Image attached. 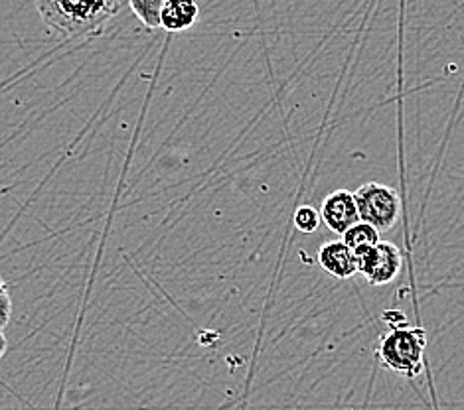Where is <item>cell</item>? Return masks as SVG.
<instances>
[{
	"label": "cell",
	"mask_w": 464,
	"mask_h": 410,
	"mask_svg": "<svg viewBox=\"0 0 464 410\" xmlns=\"http://www.w3.org/2000/svg\"><path fill=\"white\" fill-rule=\"evenodd\" d=\"M123 5L125 0H36L44 24L65 38L102 34L107 22L123 10Z\"/></svg>",
	"instance_id": "1"
},
{
	"label": "cell",
	"mask_w": 464,
	"mask_h": 410,
	"mask_svg": "<svg viewBox=\"0 0 464 410\" xmlns=\"http://www.w3.org/2000/svg\"><path fill=\"white\" fill-rule=\"evenodd\" d=\"M425 348L427 336L423 328H401L392 329L378 348L380 361L385 369L407 379H413L425 367Z\"/></svg>",
	"instance_id": "2"
},
{
	"label": "cell",
	"mask_w": 464,
	"mask_h": 410,
	"mask_svg": "<svg viewBox=\"0 0 464 410\" xmlns=\"http://www.w3.org/2000/svg\"><path fill=\"white\" fill-rule=\"evenodd\" d=\"M358 205V215L363 224L372 225L380 233H388L397 225L401 214V199L393 187L378 182L362 184L353 192Z\"/></svg>",
	"instance_id": "3"
},
{
	"label": "cell",
	"mask_w": 464,
	"mask_h": 410,
	"mask_svg": "<svg viewBox=\"0 0 464 410\" xmlns=\"http://www.w3.org/2000/svg\"><path fill=\"white\" fill-rule=\"evenodd\" d=\"M356 257L360 274H363V279L372 286L392 284L401 272V251L390 241H380V245L362 251Z\"/></svg>",
	"instance_id": "4"
},
{
	"label": "cell",
	"mask_w": 464,
	"mask_h": 410,
	"mask_svg": "<svg viewBox=\"0 0 464 410\" xmlns=\"http://www.w3.org/2000/svg\"><path fill=\"white\" fill-rule=\"evenodd\" d=\"M320 217H323L324 225L336 233V235H344L348 229L360 224L356 197L350 190H336L320 205Z\"/></svg>",
	"instance_id": "5"
},
{
	"label": "cell",
	"mask_w": 464,
	"mask_h": 410,
	"mask_svg": "<svg viewBox=\"0 0 464 410\" xmlns=\"http://www.w3.org/2000/svg\"><path fill=\"white\" fill-rule=\"evenodd\" d=\"M320 269L340 281H348L358 274V257L344 241H330L318 249Z\"/></svg>",
	"instance_id": "6"
},
{
	"label": "cell",
	"mask_w": 464,
	"mask_h": 410,
	"mask_svg": "<svg viewBox=\"0 0 464 410\" xmlns=\"http://www.w3.org/2000/svg\"><path fill=\"white\" fill-rule=\"evenodd\" d=\"M200 18V6L196 0H169L160 13V28L170 34L190 30Z\"/></svg>",
	"instance_id": "7"
},
{
	"label": "cell",
	"mask_w": 464,
	"mask_h": 410,
	"mask_svg": "<svg viewBox=\"0 0 464 410\" xmlns=\"http://www.w3.org/2000/svg\"><path fill=\"white\" fill-rule=\"evenodd\" d=\"M380 235H382V233L378 229H373L372 225L360 221V224H356L352 229H348L342 237H344L346 245L358 254L362 251H368L375 245H380V241H382Z\"/></svg>",
	"instance_id": "8"
},
{
	"label": "cell",
	"mask_w": 464,
	"mask_h": 410,
	"mask_svg": "<svg viewBox=\"0 0 464 410\" xmlns=\"http://www.w3.org/2000/svg\"><path fill=\"white\" fill-rule=\"evenodd\" d=\"M127 3L132 13H135V16L149 30L160 28V13L169 0H127Z\"/></svg>",
	"instance_id": "9"
},
{
	"label": "cell",
	"mask_w": 464,
	"mask_h": 410,
	"mask_svg": "<svg viewBox=\"0 0 464 410\" xmlns=\"http://www.w3.org/2000/svg\"><path fill=\"white\" fill-rule=\"evenodd\" d=\"M293 221H295V227L298 231L311 235V233H314L320 227V221H323V217H320V212L313 205H301L295 212Z\"/></svg>",
	"instance_id": "10"
},
{
	"label": "cell",
	"mask_w": 464,
	"mask_h": 410,
	"mask_svg": "<svg viewBox=\"0 0 464 410\" xmlns=\"http://www.w3.org/2000/svg\"><path fill=\"white\" fill-rule=\"evenodd\" d=\"M10 318H13V298H10V291L6 281L0 284V331L10 324Z\"/></svg>",
	"instance_id": "11"
},
{
	"label": "cell",
	"mask_w": 464,
	"mask_h": 410,
	"mask_svg": "<svg viewBox=\"0 0 464 410\" xmlns=\"http://www.w3.org/2000/svg\"><path fill=\"white\" fill-rule=\"evenodd\" d=\"M382 319L390 329H401V328L409 326V321L401 310H385V312L382 314Z\"/></svg>",
	"instance_id": "12"
},
{
	"label": "cell",
	"mask_w": 464,
	"mask_h": 410,
	"mask_svg": "<svg viewBox=\"0 0 464 410\" xmlns=\"http://www.w3.org/2000/svg\"><path fill=\"white\" fill-rule=\"evenodd\" d=\"M6 349H8V341H6V336H5V331H0V361H3V358H5Z\"/></svg>",
	"instance_id": "13"
},
{
	"label": "cell",
	"mask_w": 464,
	"mask_h": 410,
	"mask_svg": "<svg viewBox=\"0 0 464 410\" xmlns=\"http://www.w3.org/2000/svg\"><path fill=\"white\" fill-rule=\"evenodd\" d=\"M5 282V279H3V276H0V284H3Z\"/></svg>",
	"instance_id": "14"
}]
</instances>
